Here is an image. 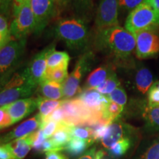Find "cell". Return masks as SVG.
Wrapping results in <instances>:
<instances>
[{
    "label": "cell",
    "mask_w": 159,
    "mask_h": 159,
    "mask_svg": "<svg viewBox=\"0 0 159 159\" xmlns=\"http://www.w3.org/2000/svg\"><path fill=\"white\" fill-rule=\"evenodd\" d=\"M104 153L102 150L97 151L96 154V159H104Z\"/></svg>",
    "instance_id": "ee69618b"
},
{
    "label": "cell",
    "mask_w": 159,
    "mask_h": 159,
    "mask_svg": "<svg viewBox=\"0 0 159 159\" xmlns=\"http://www.w3.org/2000/svg\"><path fill=\"white\" fill-rule=\"evenodd\" d=\"M30 6L35 19V33L39 34L57 14L56 0H30Z\"/></svg>",
    "instance_id": "9c48e42d"
},
{
    "label": "cell",
    "mask_w": 159,
    "mask_h": 159,
    "mask_svg": "<svg viewBox=\"0 0 159 159\" xmlns=\"http://www.w3.org/2000/svg\"><path fill=\"white\" fill-rule=\"evenodd\" d=\"M148 105H159V81L155 82L148 91Z\"/></svg>",
    "instance_id": "d6a6232c"
},
{
    "label": "cell",
    "mask_w": 159,
    "mask_h": 159,
    "mask_svg": "<svg viewBox=\"0 0 159 159\" xmlns=\"http://www.w3.org/2000/svg\"><path fill=\"white\" fill-rule=\"evenodd\" d=\"M72 126L66 124L64 122H59V128L56 132L50 137L52 142L57 149L60 150H64L66 145L68 144L71 139V128Z\"/></svg>",
    "instance_id": "d6986e66"
},
{
    "label": "cell",
    "mask_w": 159,
    "mask_h": 159,
    "mask_svg": "<svg viewBox=\"0 0 159 159\" xmlns=\"http://www.w3.org/2000/svg\"><path fill=\"white\" fill-rule=\"evenodd\" d=\"M12 124L11 117L4 106L0 107V130L7 128Z\"/></svg>",
    "instance_id": "8d00e7d4"
},
{
    "label": "cell",
    "mask_w": 159,
    "mask_h": 159,
    "mask_svg": "<svg viewBox=\"0 0 159 159\" xmlns=\"http://www.w3.org/2000/svg\"><path fill=\"white\" fill-rule=\"evenodd\" d=\"M33 134L5 144L13 159H24L29 153L33 145Z\"/></svg>",
    "instance_id": "2e32d148"
},
{
    "label": "cell",
    "mask_w": 159,
    "mask_h": 159,
    "mask_svg": "<svg viewBox=\"0 0 159 159\" xmlns=\"http://www.w3.org/2000/svg\"><path fill=\"white\" fill-rule=\"evenodd\" d=\"M59 128V122H49L46 123L41 127V130L43 131V134L44 135L46 139H49L52 136V135L56 132V130Z\"/></svg>",
    "instance_id": "e575fe53"
},
{
    "label": "cell",
    "mask_w": 159,
    "mask_h": 159,
    "mask_svg": "<svg viewBox=\"0 0 159 159\" xmlns=\"http://www.w3.org/2000/svg\"><path fill=\"white\" fill-rule=\"evenodd\" d=\"M13 21L10 25L12 39H27L31 33H35V19L30 6V1L20 6L13 7Z\"/></svg>",
    "instance_id": "52a82bcc"
},
{
    "label": "cell",
    "mask_w": 159,
    "mask_h": 159,
    "mask_svg": "<svg viewBox=\"0 0 159 159\" xmlns=\"http://www.w3.org/2000/svg\"><path fill=\"white\" fill-rule=\"evenodd\" d=\"M0 159H13L5 144L0 142Z\"/></svg>",
    "instance_id": "ab89813d"
},
{
    "label": "cell",
    "mask_w": 159,
    "mask_h": 159,
    "mask_svg": "<svg viewBox=\"0 0 159 159\" xmlns=\"http://www.w3.org/2000/svg\"><path fill=\"white\" fill-rule=\"evenodd\" d=\"M77 98L80 99L91 111L102 114L110 102L107 96L99 93L96 89H81Z\"/></svg>",
    "instance_id": "9a60e30c"
},
{
    "label": "cell",
    "mask_w": 159,
    "mask_h": 159,
    "mask_svg": "<svg viewBox=\"0 0 159 159\" xmlns=\"http://www.w3.org/2000/svg\"><path fill=\"white\" fill-rule=\"evenodd\" d=\"M41 117L39 113L33 117L21 123V125L12 130L5 136L1 137L0 142L3 143V144H7V143L11 142L16 139L27 136L41 129Z\"/></svg>",
    "instance_id": "5bb4252c"
},
{
    "label": "cell",
    "mask_w": 159,
    "mask_h": 159,
    "mask_svg": "<svg viewBox=\"0 0 159 159\" xmlns=\"http://www.w3.org/2000/svg\"><path fill=\"white\" fill-rule=\"evenodd\" d=\"M77 18L85 21L93 8V0H69Z\"/></svg>",
    "instance_id": "7402d4cb"
},
{
    "label": "cell",
    "mask_w": 159,
    "mask_h": 159,
    "mask_svg": "<svg viewBox=\"0 0 159 159\" xmlns=\"http://www.w3.org/2000/svg\"><path fill=\"white\" fill-rule=\"evenodd\" d=\"M143 118L147 126L152 130H159V105H147L143 111Z\"/></svg>",
    "instance_id": "d4e9b609"
},
{
    "label": "cell",
    "mask_w": 159,
    "mask_h": 159,
    "mask_svg": "<svg viewBox=\"0 0 159 159\" xmlns=\"http://www.w3.org/2000/svg\"><path fill=\"white\" fill-rule=\"evenodd\" d=\"M94 62V55L91 51H85L77 60L73 71L69 74L63 83V99H71L80 92L81 80L92 67Z\"/></svg>",
    "instance_id": "8992f818"
},
{
    "label": "cell",
    "mask_w": 159,
    "mask_h": 159,
    "mask_svg": "<svg viewBox=\"0 0 159 159\" xmlns=\"http://www.w3.org/2000/svg\"><path fill=\"white\" fill-rule=\"evenodd\" d=\"M39 96L43 98L59 100L63 99V84L44 79L38 86Z\"/></svg>",
    "instance_id": "ac0fdd59"
},
{
    "label": "cell",
    "mask_w": 159,
    "mask_h": 159,
    "mask_svg": "<svg viewBox=\"0 0 159 159\" xmlns=\"http://www.w3.org/2000/svg\"><path fill=\"white\" fill-rule=\"evenodd\" d=\"M54 34L73 51H84L88 46L89 29L84 20L80 18L61 19L55 26Z\"/></svg>",
    "instance_id": "7a4b0ae2"
},
{
    "label": "cell",
    "mask_w": 159,
    "mask_h": 159,
    "mask_svg": "<svg viewBox=\"0 0 159 159\" xmlns=\"http://www.w3.org/2000/svg\"><path fill=\"white\" fill-rule=\"evenodd\" d=\"M14 0H0V13L10 19Z\"/></svg>",
    "instance_id": "74e56055"
},
{
    "label": "cell",
    "mask_w": 159,
    "mask_h": 159,
    "mask_svg": "<svg viewBox=\"0 0 159 159\" xmlns=\"http://www.w3.org/2000/svg\"><path fill=\"white\" fill-rule=\"evenodd\" d=\"M123 109H124V107L110 100L102 112L103 119L111 124L120 116Z\"/></svg>",
    "instance_id": "484cf974"
},
{
    "label": "cell",
    "mask_w": 159,
    "mask_h": 159,
    "mask_svg": "<svg viewBox=\"0 0 159 159\" xmlns=\"http://www.w3.org/2000/svg\"><path fill=\"white\" fill-rule=\"evenodd\" d=\"M27 39H11L0 48V86L5 84L21 64Z\"/></svg>",
    "instance_id": "277c9868"
},
{
    "label": "cell",
    "mask_w": 159,
    "mask_h": 159,
    "mask_svg": "<svg viewBox=\"0 0 159 159\" xmlns=\"http://www.w3.org/2000/svg\"><path fill=\"white\" fill-rule=\"evenodd\" d=\"M134 81L139 92L146 94L153 84V77L151 71L148 68L142 67L136 71Z\"/></svg>",
    "instance_id": "ffe728a7"
},
{
    "label": "cell",
    "mask_w": 159,
    "mask_h": 159,
    "mask_svg": "<svg viewBox=\"0 0 159 159\" xmlns=\"http://www.w3.org/2000/svg\"><path fill=\"white\" fill-rule=\"evenodd\" d=\"M94 142L91 140H85L72 137L68 144L66 145L64 150L71 156H75L83 153L84 151L92 145Z\"/></svg>",
    "instance_id": "603a6c76"
},
{
    "label": "cell",
    "mask_w": 159,
    "mask_h": 159,
    "mask_svg": "<svg viewBox=\"0 0 159 159\" xmlns=\"http://www.w3.org/2000/svg\"><path fill=\"white\" fill-rule=\"evenodd\" d=\"M38 87L30 82L25 71H18L5 84L0 86V107L31 96Z\"/></svg>",
    "instance_id": "5b68a950"
},
{
    "label": "cell",
    "mask_w": 159,
    "mask_h": 159,
    "mask_svg": "<svg viewBox=\"0 0 159 159\" xmlns=\"http://www.w3.org/2000/svg\"><path fill=\"white\" fill-rule=\"evenodd\" d=\"M152 2L157 8L159 10V0H152Z\"/></svg>",
    "instance_id": "f6af8a7d"
},
{
    "label": "cell",
    "mask_w": 159,
    "mask_h": 159,
    "mask_svg": "<svg viewBox=\"0 0 159 159\" xmlns=\"http://www.w3.org/2000/svg\"><path fill=\"white\" fill-rule=\"evenodd\" d=\"M136 55L139 59L156 56L159 53V35L155 30H144L135 34Z\"/></svg>",
    "instance_id": "8fae6325"
},
{
    "label": "cell",
    "mask_w": 159,
    "mask_h": 159,
    "mask_svg": "<svg viewBox=\"0 0 159 159\" xmlns=\"http://www.w3.org/2000/svg\"><path fill=\"white\" fill-rule=\"evenodd\" d=\"M140 159H159V142L150 146Z\"/></svg>",
    "instance_id": "d590c367"
},
{
    "label": "cell",
    "mask_w": 159,
    "mask_h": 159,
    "mask_svg": "<svg viewBox=\"0 0 159 159\" xmlns=\"http://www.w3.org/2000/svg\"><path fill=\"white\" fill-rule=\"evenodd\" d=\"M132 141L130 138L122 139L116 143L112 148L108 149L109 153L114 158H119L128 152L129 148L131 147Z\"/></svg>",
    "instance_id": "f1b7e54d"
},
{
    "label": "cell",
    "mask_w": 159,
    "mask_h": 159,
    "mask_svg": "<svg viewBox=\"0 0 159 159\" xmlns=\"http://www.w3.org/2000/svg\"><path fill=\"white\" fill-rule=\"evenodd\" d=\"M114 72V68L111 66H101L89 74L83 89H97Z\"/></svg>",
    "instance_id": "e0dca14e"
},
{
    "label": "cell",
    "mask_w": 159,
    "mask_h": 159,
    "mask_svg": "<svg viewBox=\"0 0 159 159\" xmlns=\"http://www.w3.org/2000/svg\"><path fill=\"white\" fill-rule=\"evenodd\" d=\"M56 3L59 11L64 8L65 7H66L69 4V0H56Z\"/></svg>",
    "instance_id": "b9f144b4"
},
{
    "label": "cell",
    "mask_w": 159,
    "mask_h": 159,
    "mask_svg": "<svg viewBox=\"0 0 159 159\" xmlns=\"http://www.w3.org/2000/svg\"><path fill=\"white\" fill-rule=\"evenodd\" d=\"M119 0H102L97 8L95 27L97 31L119 25Z\"/></svg>",
    "instance_id": "30bf717a"
},
{
    "label": "cell",
    "mask_w": 159,
    "mask_h": 159,
    "mask_svg": "<svg viewBox=\"0 0 159 159\" xmlns=\"http://www.w3.org/2000/svg\"><path fill=\"white\" fill-rule=\"evenodd\" d=\"M70 57L66 52L54 50L49 55L47 59V71H50L60 66H68Z\"/></svg>",
    "instance_id": "cb8c5ba5"
},
{
    "label": "cell",
    "mask_w": 159,
    "mask_h": 159,
    "mask_svg": "<svg viewBox=\"0 0 159 159\" xmlns=\"http://www.w3.org/2000/svg\"><path fill=\"white\" fill-rule=\"evenodd\" d=\"M159 27V10L152 0H144L129 13L125 29L135 35L141 31L155 30Z\"/></svg>",
    "instance_id": "3957f363"
},
{
    "label": "cell",
    "mask_w": 159,
    "mask_h": 159,
    "mask_svg": "<svg viewBox=\"0 0 159 159\" xmlns=\"http://www.w3.org/2000/svg\"><path fill=\"white\" fill-rule=\"evenodd\" d=\"M38 108L39 110V114L41 117V122L43 119L47 118L55 110L59 108L62 105L63 100H52L43 98L41 96H38Z\"/></svg>",
    "instance_id": "44dd1931"
},
{
    "label": "cell",
    "mask_w": 159,
    "mask_h": 159,
    "mask_svg": "<svg viewBox=\"0 0 159 159\" xmlns=\"http://www.w3.org/2000/svg\"><path fill=\"white\" fill-rule=\"evenodd\" d=\"M55 50V46L52 43L45 47L40 52L37 53L24 69L25 73L29 81L35 86L38 87L45 79L47 67V59L49 55Z\"/></svg>",
    "instance_id": "ba28073f"
},
{
    "label": "cell",
    "mask_w": 159,
    "mask_h": 159,
    "mask_svg": "<svg viewBox=\"0 0 159 159\" xmlns=\"http://www.w3.org/2000/svg\"><path fill=\"white\" fill-rule=\"evenodd\" d=\"M96 148H93L84 152L78 159H96Z\"/></svg>",
    "instance_id": "60d3db41"
},
{
    "label": "cell",
    "mask_w": 159,
    "mask_h": 159,
    "mask_svg": "<svg viewBox=\"0 0 159 159\" xmlns=\"http://www.w3.org/2000/svg\"><path fill=\"white\" fill-rule=\"evenodd\" d=\"M107 97L109 99V100L116 102L122 107H124L126 105L127 99H128L125 89L121 86H119L118 88H116L110 94H108Z\"/></svg>",
    "instance_id": "1f68e13d"
},
{
    "label": "cell",
    "mask_w": 159,
    "mask_h": 159,
    "mask_svg": "<svg viewBox=\"0 0 159 159\" xmlns=\"http://www.w3.org/2000/svg\"><path fill=\"white\" fill-rule=\"evenodd\" d=\"M11 117L12 124H15L31 114L38 108L37 97L21 99L4 106Z\"/></svg>",
    "instance_id": "7c38bea8"
},
{
    "label": "cell",
    "mask_w": 159,
    "mask_h": 159,
    "mask_svg": "<svg viewBox=\"0 0 159 159\" xmlns=\"http://www.w3.org/2000/svg\"><path fill=\"white\" fill-rule=\"evenodd\" d=\"M8 20V17L0 13V48L12 39Z\"/></svg>",
    "instance_id": "f546056e"
},
{
    "label": "cell",
    "mask_w": 159,
    "mask_h": 159,
    "mask_svg": "<svg viewBox=\"0 0 159 159\" xmlns=\"http://www.w3.org/2000/svg\"><path fill=\"white\" fill-rule=\"evenodd\" d=\"M28 1H30V0H14V1H13V7H15V6H20Z\"/></svg>",
    "instance_id": "7bdbcfd3"
},
{
    "label": "cell",
    "mask_w": 159,
    "mask_h": 159,
    "mask_svg": "<svg viewBox=\"0 0 159 159\" xmlns=\"http://www.w3.org/2000/svg\"><path fill=\"white\" fill-rule=\"evenodd\" d=\"M132 129V127L126 123L115 120L108 125L106 133L100 142L103 147L108 150L119 141L130 138Z\"/></svg>",
    "instance_id": "4fadbf2b"
},
{
    "label": "cell",
    "mask_w": 159,
    "mask_h": 159,
    "mask_svg": "<svg viewBox=\"0 0 159 159\" xmlns=\"http://www.w3.org/2000/svg\"><path fill=\"white\" fill-rule=\"evenodd\" d=\"M143 2L144 0H119V11L130 13Z\"/></svg>",
    "instance_id": "836d02e7"
},
{
    "label": "cell",
    "mask_w": 159,
    "mask_h": 159,
    "mask_svg": "<svg viewBox=\"0 0 159 159\" xmlns=\"http://www.w3.org/2000/svg\"><path fill=\"white\" fill-rule=\"evenodd\" d=\"M94 44L97 49L125 62L136 49V38L128 30L118 25L97 30Z\"/></svg>",
    "instance_id": "6da1fadb"
},
{
    "label": "cell",
    "mask_w": 159,
    "mask_h": 159,
    "mask_svg": "<svg viewBox=\"0 0 159 159\" xmlns=\"http://www.w3.org/2000/svg\"><path fill=\"white\" fill-rule=\"evenodd\" d=\"M45 159H69L61 150H51L45 152Z\"/></svg>",
    "instance_id": "f35d334b"
},
{
    "label": "cell",
    "mask_w": 159,
    "mask_h": 159,
    "mask_svg": "<svg viewBox=\"0 0 159 159\" xmlns=\"http://www.w3.org/2000/svg\"><path fill=\"white\" fill-rule=\"evenodd\" d=\"M71 137L85 140H91L94 142V131L88 126H72L71 128Z\"/></svg>",
    "instance_id": "4dcf8cb0"
},
{
    "label": "cell",
    "mask_w": 159,
    "mask_h": 159,
    "mask_svg": "<svg viewBox=\"0 0 159 159\" xmlns=\"http://www.w3.org/2000/svg\"><path fill=\"white\" fill-rule=\"evenodd\" d=\"M68 66H60L50 71H46L45 79L63 84L68 77Z\"/></svg>",
    "instance_id": "83f0119b"
},
{
    "label": "cell",
    "mask_w": 159,
    "mask_h": 159,
    "mask_svg": "<svg viewBox=\"0 0 159 159\" xmlns=\"http://www.w3.org/2000/svg\"><path fill=\"white\" fill-rule=\"evenodd\" d=\"M119 86H120V81L119 80L116 74L114 72L108 79L105 80L102 84L99 85L96 89L102 94L108 96Z\"/></svg>",
    "instance_id": "4316f807"
}]
</instances>
